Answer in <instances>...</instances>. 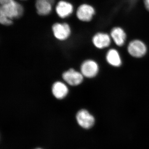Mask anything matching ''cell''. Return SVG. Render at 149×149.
I'll return each mask as SVG.
<instances>
[{
    "label": "cell",
    "mask_w": 149,
    "mask_h": 149,
    "mask_svg": "<svg viewBox=\"0 0 149 149\" xmlns=\"http://www.w3.org/2000/svg\"><path fill=\"white\" fill-rule=\"evenodd\" d=\"M24 13L23 6L14 0H10L8 2L1 5L0 16L13 20L20 18Z\"/></svg>",
    "instance_id": "6da1fadb"
},
{
    "label": "cell",
    "mask_w": 149,
    "mask_h": 149,
    "mask_svg": "<svg viewBox=\"0 0 149 149\" xmlns=\"http://www.w3.org/2000/svg\"><path fill=\"white\" fill-rule=\"evenodd\" d=\"M128 53L135 58H141L146 54V45L141 40H135L130 42L128 46Z\"/></svg>",
    "instance_id": "7a4b0ae2"
},
{
    "label": "cell",
    "mask_w": 149,
    "mask_h": 149,
    "mask_svg": "<svg viewBox=\"0 0 149 149\" xmlns=\"http://www.w3.org/2000/svg\"><path fill=\"white\" fill-rule=\"evenodd\" d=\"M80 70L81 73L84 77L93 78L95 77L98 73V64L95 61L88 60L85 61L81 65Z\"/></svg>",
    "instance_id": "3957f363"
},
{
    "label": "cell",
    "mask_w": 149,
    "mask_h": 149,
    "mask_svg": "<svg viewBox=\"0 0 149 149\" xmlns=\"http://www.w3.org/2000/svg\"><path fill=\"white\" fill-rule=\"evenodd\" d=\"M52 29L54 37L61 41L67 40L71 34L70 27L66 23H55L53 25Z\"/></svg>",
    "instance_id": "277c9868"
},
{
    "label": "cell",
    "mask_w": 149,
    "mask_h": 149,
    "mask_svg": "<svg viewBox=\"0 0 149 149\" xmlns=\"http://www.w3.org/2000/svg\"><path fill=\"white\" fill-rule=\"evenodd\" d=\"M76 117L79 125L85 129L91 128L95 123L94 116L87 110H80L77 113Z\"/></svg>",
    "instance_id": "5b68a950"
},
{
    "label": "cell",
    "mask_w": 149,
    "mask_h": 149,
    "mask_svg": "<svg viewBox=\"0 0 149 149\" xmlns=\"http://www.w3.org/2000/svg\"><path fill=\"white\" fill-rule=\"evenodd\" d=\"M83 75L81 72L70 69L63 74L62 77L66 83L71 86H77L81 84L83 80Z\"/></svg>",
    "instance_id": "8992f818"
},
{
    "label": "cell",
    "mask_w": 149,
    "mask_h": 149,
    "mask_svg": "<svg viewBox=\"0 0 149 149\" xmlns=\"http://www.w3.org/2000/svg\"><path fill=\"white\" fill-rule=\"evenodd\" d=\"M95 13V9L90 5L83 4L77 8L76 15L79 20L89 22L92 20Z\"/></svg>",
    "instance_id": "52a82bcc"
},
{
    "label": "cell",
    "mask_w": 149,
    "mask_h": 149,
    "mask_svg": "<svg viewBox=\"0 0 149 149\" xmlns=\"http://www.w3.org/2000/svg\"><path fill=\"white\" fill-rule=\"evenodd\" d=\"M93 42L96 48L99 49H104L110 45L111 39L106 33L99 32L93 36Z\"/></svg>",
    "instance_id": "ba28073f"
},
{
    "label": "cell",
    "mask_w": 149,
    "mask_h": 149,
    "mask_svg": "<svg viewBox=\"0 0 149 149\" xmlns=\"http://www.w3.org/2000/svg\"><path fill=\"white\" fill-rule=\"evenodd\" d=\"M56 11L59 17L66 18L72 14L73 7L70 3L64 1L59 2L56 8Z\"/></svg>",
    "instance_id": "9c48e42d"
},
{
    "label": "cell",
    "mask_w": 149,
    "mask_h": 149,
    "mask_svg": "<svg viewBox=\"0 0 149 149\" xmlns=\"http://www.w3.org/2000/svg\"><path fill=\"white\" fill-rule=\"evenodd\" d=\"M52 92L56 98L61 100L65 97L68 94V89L64 83L57 81L53 85Z\"/></svg>",
    "instance_id": "30bf717a"
},
{
    "label": "cell",
    "mask_w": 149,
    "mask_h": 149,
    "mask_svg": "<svg viewBox=\"0 0 149 149\" xmlns=\"http://www.w3.org/2000/svg\"><path fill=\"white\" fill-rule=\"evenodd\" d=\"M111 37L115 43L119 47H121L125 44L126 35L125 31L121 27L113 28L111 32Z\"/></svg>",
    "instance_id": "8fae6325"
},
{
    "label": "cell",
    "mask_w": 149,
    "mask_h": 149,
    "mask_svg": "<svg viewBox=\"0 0 149 149\" xmlns=\"http://www.w3.org/2000/svg\"><path fill=\"white\" fill-rule=\"evenodd\" d=\"M53 5L48 0H36L35 3L37 13L42 16L49 14L52 12Z\"/></svg>",
    "instance_id": "7c38bea8"
},
{
    "label": "cell",
    "mask_w": 149,
    "mask_h": 149,
    "mask_svg": "<svg viewBox=\"0 0 149 149\" xmlns=\"http://www.w3.org/2000/svg\"><path fill=\"white\" fill-rule=\"evenodd\" d=\"M107 61L110 65L114 67H119L122 64V61L119 53L116 49H111L107 53Z\"/></svg>",
    "instance_id": "4fadbf2b"
},
{
    "label": "cell",
    "mask_w": 149,
    "mask_h": 149,
    "mask_svg": "<svg viewBox=\"0 0 149 149\" xmlns=\"http://www.w3.org/2000/svg\"><path fill=\"white\" fill-rule=\"evenodd\" d=\"M144 3L146 8L149 11V0H144Z\"/></svg>",
    "instance_id": "5bb4252c"
},
{
    "label": "cell",
    "mask_w": 149,
    "mask_h": 149,
    "mask_svg": "<svg viewBox=\"0 0 149 149\" xmlns=\"http://www.w3.org/2000/svg\"><path fill=\"white\" fill-rule=\"evenodd\" d=\"M10 0H0V3L1 5L4 4L8 2Z\"/></svg>",
    "instance_id": "9a60e30c"
},
{
    "label": "cell",
    "mask_w": 149,
    "mask_h": 149,
    "mask_svg": "<svg viewBox=\"0 0 149 149\" xmlns=\"http://www.w3.org/2000/svg\"><path fill=\"white\" fill-rule=\"evenodd\" d=\"M48 1L50 2L53 5L54 3L55 0H48Z\"/></svg>",
    "instance_id": "2e32d148"
},
{
    "label": "cell",
    "mask_w": 149,
    "mask_h": 149,
    "mask_svg": "<svg viewBox=\"0 0 149 149\" xmlns=\"http://www.w3.org/2000/svg\"><path fill=\"white\" fill-rule=\"evenodd\" d=\"M40 149V148H37V149Z\"/></svg>",
    "instance_id": "e0dca14e"
}]
</instances>
